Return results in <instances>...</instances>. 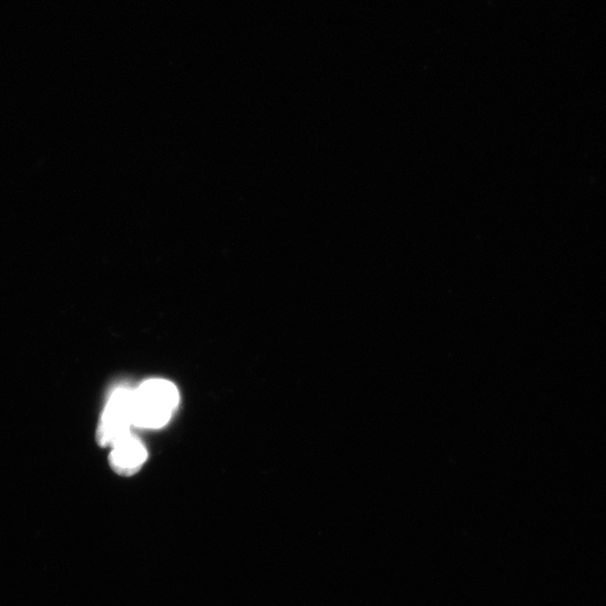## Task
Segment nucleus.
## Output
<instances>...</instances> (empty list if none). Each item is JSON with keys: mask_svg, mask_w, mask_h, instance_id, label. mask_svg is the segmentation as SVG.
I'll list each match as a JSON object with an SVG mask.
<instances>
[{"mask_svg": "<svg viewBox=\"0 0 606 606\" xmlns=\"http://www.w3.org/2000/svg\"><path fill=\"white\" fill-rule=\"evenodd\" d=\"M109 463L115 473L132 476L139 472L148 459V451L141 440L130 434L112 446Z\"/></svg>", "mask_w": 606, "mask_h": 606, "instance_id": "nucleus-3", "label": "nucleus"}, {"mask_svg": "<svg viewBox=\"0 0 606 606\" xmlns=\"http://www.w3.org/2000/svg\"><path fill=\"white\" fill-rule=\"evenodd\" d=\"M133 422V390L127 387L117 388L110 394L106 408L101 415L97 429L100 446H114L131 434Z\"/></svg>", "mask_w": 606, "mask_h": 606, "instance_id": "nucleus-2", "label": "nucleus"}, {"mask_svg": "<svg viewBox=\"0 0 606 606\" xmlns=\"http://www.w3.org/2000/svg\"><path fill=\"white\" fill-rule=\"evenodd\" d=\"M180 402L179 390L172 382L152 379L133 390L134 427L159 429L168 424Z\"/></svg>", "mask_w": 606, "mask_h": 606, "instance_id": "nucleus-1", "label": "nucleus"}]
</instances>
